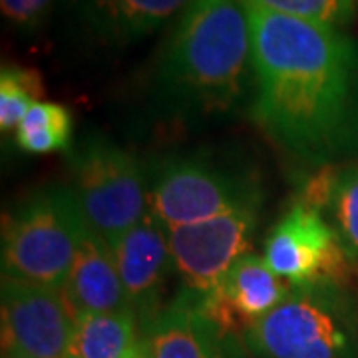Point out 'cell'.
Instances as JSON below:
<instances>
[{"label":"cell","mask_w":358,"mask_h":358,"mask_svg":"<svg viewBox=\"0 0 358 358\" xmlns=\"http://www.w3.org/2000/svg\"><path fill=\"white\" fill-rule=\"evenodd\" d=\"M251 114L285 154L308 166L358 154V46L341 28L247 6Z\"/></svg>","instance_id":"obj_1"},{"label":"cell","mask_w":358,"mask_h":358,"mask_svg":"<svg viewBox=\"0 0 358 358\" xmlns=\"http://www.w3.org/2000/svg\"><path fill=\"white\" fill-rule=\"evenodd\" d=\"M154 94L179 120L253 106V42L243 0H192L157 58Z\"/></svg>","instance_id":"obj_2"},{"label":"cell","mask_w":358,"mask_h":358,"mask_svg":"<svg viewBox=\"0 0 358 358\" xmlns=\"http://www.w3.org/2000/svg\"><path fill=\"white\" fill-rule=\"evenodd\" d=\"M243 341L251 358H358L355 293L343 282L293 287Z\"/></svg>","instance_id":"obj_3"},{"label":"cell","mask_w":358,"mask_h":358,"mask_svg":"<svg viewBox=\"0 0 358 358\" xmlns=\"http://www.w3.org/2000/svg\"><path fill=\"white\" fill-rule=\"evenodd\" d=\"M86 227L74 189L34 193L4 217L2 279L64 289Z\"/></svg>","instance_id":"obj_4"},{"label":"cell","mask_w":358,"mask_h":358,"mask_svg":"<svg viewBox=\"0 0 358 358\" xmlns=\"http://www.w3.org/2000/svg\"><path fill=\"white\" fill-rule=\"evenodd\" d=\"M74 193L88 227L110 247L148 213V187L136 157L106 138H88L72 155Z\"/></svg>","instance_id":"obj_5"},{"label":"cell","mask_w":358,"mask_h":358,"mask_svg":"<svg viewBox=\"0 0 358 358\" xmlns=\"http://www.w3.org/2000/svg\"><path fill=\"white\" fill-rule=\"evenodd\" d=\"M263 192L245 171L201 159L167 162L148 189V211L166 229L261 207Z\"/></svg>","instance_id":"obj_6"},{"label":"cell","mask_w":358,"mask_h":358,"mask_svg":"<svg viewBox=\"0 0 358 358\" xmlns=\"http://www.w3.org/2000/svg\"><path fill=\"white\" fill-rule=\"evenodd\" d=\"M259 207L237 209L201 223L167 229L179 293L205 301L239 259L251 253Z\"/></svg>","instance_id":"obj_7"},{"label":"cell","mask_w":358,"mask_h":358,"mask_svg":"<svg viewBox=\"0 0 358 358\" xmlns=\"http://www.w3.org/2000/svg\"><path fill=\"white\" fill-rule=\"evenodd\" d=\"M263 259L291 287L345 285L350 263L324 215L301 199L268 233Z\"/></svg>","instance_id":"obj_8"},{"label":"cell","mask_w":358,"mask_h":358,"mask_svg":"<svg viewBox=\"0 0 358 358\" xmlns=\"http://www.w3.org/2000/svg\"><path fill=\"white\" fill-rule=\"evenodd\" d=\"M2 355L64 358L76 310L64 289L2 279Z\"/></svg>","instance_id":"obj_9"},{"label":"cell","mask_w":358,"mask_h":358,"mask_svg":"<svg viewBox=\"0 0 358 358\" xmlns=\"http://www.w3.org/2000/svg\"><path fill=\"white\" fill-rule=\"evenodd\" d=\"M141 329L152 358H249L241 334L223 327L199 301L183 293Z\"/></svg>","instance_id":"obj_10"},{"label":"cell","mask_w":358,"mask_h":358,"mask_svg":"<svg viewBox=\"0 0 358 358\" xmlns=\"http://www.w3.org/2000/svg\"><path fill=\"white\" fill-rule=\"evenodd\" d=\"M129 310L145 327L162 310V296L173 267L167 229L148 211L112 247Z\"/></svg>","instance_id":"obj_11"},{"label":"cell","mask_w":358,"mask_h":358,"mask_svg":"<svg viewBox=\"0 0 358 358\" xmlns=\"http://www.w3.org/2000/svg\"><path fill=\"white\" fill-rule=\"evenodd\" d=\"M291 291L293 287L277 277L263 257L247 253L227 271L217 289L201 301V307L223 327L243 336L279 307Z\"/></svg>","instance_id":"obj_12"},{"label":"cell","mask_w":358,"mask_h":358,"mask_svg":"<svg viewBox=\"0 0 358 358\" xmlns=\"http://www.w3.org/2000/svg\"><path fill=\"white\" fill-rule=\"evenodd\" d=\"M68 14L90 40L128 46L150 36L183 13L192 0H62Z\"/></svg>","instance_id":"obj_13"},{"label":"cell","mask_w":358,"mask_h":358,"mask_svg":"<svg viewBox=\"0 0 358 358\" xmlns=\"http://www.w3.org/2000/svg\"><path fill=\"white\" fill-rule=\"evenodd\" d=\"M64 293L76 313H112L128 307L112 247L86 227Z\"/></svg>","instance_id":"obj_14"},{"label":"cell","mask_w":358,"mask_h":358,"mask_svg":"<svg viewBox=\"0 0 358 358\" xmlns=\"http://www.w3.org/2000/svg\"><path fill=\"white\" fill-rule=\"evenodd\" d=\"M301 201L319 209L348 261L358 265V166L322 167L307 183Z\"/></svg>","instance_id":"obj_15"},{"label":"cell","mask_w":358,"mask_h":358,"mask_svg":"<svg viewBox=\"0 0 358 358\" xmlns=\"http://www.w3.org/2000/svg\"><path fill=\"white\" fill-rule=\"evenodd\" d=\"M138 324L129 308L78 313L64 358H124L140 338Z\"/></svg>","instance_id":"obj_16"},{"label":"cell","mask_w":358,"mask_h":358,"mask_svg":"<svg viewBox=\"0 0 358 358\" xmlns=\"http://www.w3.org/2000/svg\"><path fill=\"white\" fill-rule=\"evenodd\" d=\"M74 117L56 102L34 103L16 129V143L26 154H52L66 150L72 140Z\"/></svg>","instance_id":"obj_17"},{"label":"cell","mask_w":358,"mask_h":358,"mask_svg":"<svg viewBox=\"0 0 358 358\" xmlns=\"http://www.w3.org/2000/svg\"><path fill=\"white\" fill-rule=\"evenodd\" d=\"M42 76L32 68L6 64L0 72V128L16 131L34 103L42 102Z\"/></svg>","instance_id":"obj_18"},{"label":"cell","mask_w":358,"mask_h":358,"mask_svg":"<svg viewBox=\"0 0 358 358\" xmlns=\"http://www.w3.org/2000/svg\"><path fill=\"white\" fill-rule=\"evenodd\" d=\"M243 4L333 28L348 24L357 8L355 0H243Z\"/></svg>","instance_id":"obj_19"},{"label":"cell","mask_w":358,"mask_h":358,"mask_svg":"<svg viewBox=\"0 0 358 358\" xmlns=\"http://www.w3.org/2000/svg\"><path fill=\"white\" fill-rule=\"evenodd\" d=\"M52 4L54 0H0L2 14L24 32H34L46 22Z\"/></svg>","instance_id":"obj_20"},{"label":"cell","mask_w":358,"mask_h":358,"mask_svg":"<svg viewBox=\"0 0 358 358\" xmlns=\"http://www.w3.org/2000/svg\"><path fill=\"white\" fill-rule=\"evenodd\" d=\"M124 358H152L150 357V348H148V343L145 338L140 334V338L136 341V345L129 348V352Z\"/></svg>","instance_id":"obj_21"},{"label":"cell","mask_w":358,"mask_h":358,"mask_svg":"<svg viewBox=\"0 0 358 358\" xmlns=\"http://www.w3.org/2000/svg\"><path fill=\"white\" fill-rule=\"evenodd\" d=\"M2 358H32V357H18V355H2Z\"/></svg>","instance_id":"obj_22"},{"label":"cell","mask_w":358,"mask_h":358,"mask_svg":"<svg viewBox=\"0 0 358 358\" xmlns=\"http://www.w3.org/2000/svg\"><path fill=\"white\" fill-rule=\"evenodd\" d=\"M355 299H357V313H358V291L355 293Z\"/></svg>","instance_id":"obj_23"},{"label":"cell","mask_w":358,"mask_h":358,"mask_svg":"<svg viewBox=\"0 0 358 358\" xmlns=\"http://www.w3.org/2000/svg\"><path fill=\"white\" fill-rule=\"evenodd\" d=\"M355 2H357V6H358V0H355Z\"/></svg>","instance_id":"obj_24"}]
</instances>
